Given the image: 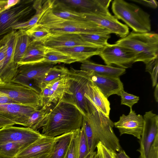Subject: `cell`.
<instances>
[{
  "label": "cell",
  "instance_id": "cell-1",
  "mask_svg": "<svg viewBox=\"0 0 158 158\" xmlns=\"http://www.w3.org/2000/svg\"><path fill=\"white\" fill-rule=\"evenodd\" d=\"M54 104L42 127L43 135L53 138L81 128L83 115L73 103L64 97Z\"/></svg>",
  "mask_w": 158,
  "mask_h": 158
},
{
  "label": "cell",
  "instance_id": "cell-2",
  "mask_svg": "<svg viewBox=\"0 0 158 158\" xmlns=\"http://www.w3.org/2000/svg\"><path fill=\"white\" fill-rule=\"evenodd\" d=\"M51 7L45 11L37 24L49 30L52 35L65 33H111L108 30L85 19L68 20L60 18L52 13Z\"/></svg>",
  "mask_w": 158,
  "mask_h": 158
},
{
  "label": "cell",
  "instance_id": "cell-3",
  "mask_svg": "<svg viewBox=\"0 0 158 158\" xmlns=\"http://www.w3.org/2000/svg\"><path fill=\"white\" fill-rule=\"evenodd\" d=\"M115 44L131 51L135 55V62H142L146 64L158 57V35L156 33L132 31Z\"/></svg>",
  "mask_w": 158,
  "mask_h": 158
},
{
  "label": "cell",
  "instance_id": "cell-4",
  "mask_svg": "<svg viewBox=\"0 0 158 158\" xmlns=\"http://www.w3.org/2000/svg\"><path fill=\"white\" fill-rule=\"evenodd\" d=\"M111 9L114 16L123 21L133 31L143 33L151 31L150 15L136 5L123 0H114Z\"/></svg>",
  "mask_w": 158,
  "mask_h": 158
},
{
  "label": "cell",
  "instance_id": "cell-5",
  "mask_svg": "<svg viewBox=\"0 0 158 158\" xmlns=\"http://www.w3.org/2000/svg\"><path fill=\"white\" fill-rule=\"evenodd\" d=\"M83 121L89 125L99 141L106 148L114 152L121 149L119 139L113 130L114 123L96 107L92 113L83 116Z\"/></svg>",
  "mask_w": 158,
  "mask_h": 158
},
{
  "label": "cell",
  "instance_id": "cell-6",
  "mask_svg": "<svg viewBox=\"0 0 158 158\" xmlns=\"http://www.w3.org/2000/svg\"><path fill=\"white\" fill-rule=\"evenodd\" d=\"M89 80L76 73L71 68L67 75V90L64 97L81 111L83 116L92 113L96 107L85 96L86 85Z\"/></svg>",
  "mask_w": 158,
  "mask_h": 158
},
{
  "label": "cell",
  "instance_id": "cell-7",
  "mask_svg": "<svg viewBox=\"0 0 158 158\" xmlns=\"http://www.w3.org/2000/svg\"><path fill=\"white\" fill-rule=\"evenodd\" d=\"M0 95L10 98L17 104L38 109L43 106L40 92L29 85L12 82L6 83L0 80Z\"/></svg>",
  "mask_w": 158,
  "mask_h": 158
},
{
  "label": "cell",
  "instance_id": "cell-8",
  "mask_svg": "<svg viewBox=\"0 0 158 158\" xmlns=\"http://www.w3.org/2000/svg\"><path fill=\"white\" fill-rule=\"evenodd\" d=\"M98 55L106 65H116L126 69L131 67L135 62L134 53L126 48L108 43L102 48Z\"/></svg>",
  "mask_w": 158,
  "mask_h": 158
},
{
  "label": "cell",
  "instance_id": "cell-9",
  "mask_svg": "<svg viewBox=\"0 0 158 158\" xmlns=\"http://www.w3.org/2000/svg\"><path fill=\"white\" fill-rule=\"evenodd\" d=\"M30 3V1H21L14 6L0 13V37L13 30L14 26L24 22L32 10V7L28 5Z\"/></svg>",
  "mask_w": 158,
  "mask_h": 158
},
{
  "label": "cell",
  "instance_id": "cell-10",
  "mask_svg": "<svg viewBox=\"0 0 158 158\" xmlns=\"http://www.w3.org/2000/svg\"><path fill=\"white\" fill-rule=\"evenodd\" d=\"M43 136L38 131L28 127L7 126L0 129V145L9 142H18L28 147Z\"/></svg>",
  "mask_w": 158,
  "mask_h": 158
},
{
  "label": "cell",
  "instance_id": "cell-11",
  "mask_svg": "<svg viewBox=\"0 0 158 158\" xmlns=\"http://www.w3.org/2000/svg\"><path fill=\"white\" fill-rule=\"evenodd\" d=\"M77 74L91 81L108 99L113 94L120 96L121 92L124 90L123 85L119 77L116 78L97 75L91 72L73 69Z\"/></svg>",
  "mask_w": 158,
  "mask_h": 158
},
{
  "label": "cell",
  "instance_id": "cell-12",
  "mask_svg": "<svg viewBox=\"0 0 158 158\" xmlns=\"http://www.w3.org/2000/svg\"><path fill=\"white\" fill-rule=\"evenodd\" d=\"M143 117L144 126L139 141L140 148L137 151L140 153V158H147L152 145L158 135V116L150 111L145 112Z\"/></svg>",
  "mask_w": 158,
  "mask_h": 158
},
{
  "label": "cell",
  "instance_id": "cell-13",
  "mask_svg": "<svg viewBox=\"0 0 158 158\" xmlns=\"http://www.w3.org/2000/svg\"><path fill=\"white\" fill-rule=\"evenodd\" d=\"M54 64L45 62L22 65L18 69L17 75L12 82L28 85L33 80L38 86L45 74Z\"/></svg>",
  "mask_w": 158,
  "mask_h": 158
},
{
  "label": "cell",
  "instance_id": "cell-14",
  "mask_svg": "<svg viewBox=\"0 0 158 158\" xmlns=\"http://www.w3.org/2000/svg\"><path fill=\"white\" fill-rule=\"evenodd\" d=\"M56 137L43 136L18 153L14 158H50L55 144Z\"/></svg>",
  "mask_w": 158,
  "mask_h": 158
},
{
  "label": "cell",
  "instance_id": "cell-15",
  "mask_svg": "<svg viewBox=\"0 0 158 158\" xmlns=\"http://www.w3.org/2000/svg\"><path fill=\"white\" fill-rule=\"evenodd\" d=\"M17 32L16 30H13L4 36L7 48L5 61L0 73V80L6 83L12 81L17 75L19 68L14 57Z\"/></svg>",
  "mask_w": 158,
  "mask_h": 158
},
{
  "label": "cell",
  "instance_id": "cell-16",
  "mask_svg": "<svg viewBox=\"0 0 158 158\" xmlns=\"http://www.w3.org/2000/svg\"><path fill=\"white\" fill-rule=\"evenodd\" d=\"M83 14L84 19L97 24L121 38L126 37L129 34L128 26L120 22L110 13L107 15L86 13Z\"/></svg>",
  "mask_w": 158,
  "mask_h": 158
},
{
  "label": "cell",
  "instance_id": "cell-17",
  "mask_svg": "<svg viewBox=\"0 0 158 158\" xmlns=\"http://www.w3.org/2000/svg\"><path fill=\"white\" fill-rule=\"evenodd\" d=\"M114 123V126L118 129L120 135L128 134L140 139L144 126L143 118L142 115L137 114L132 109L128 114H123L119 120Z\"/></svg>",
  "mask_w": 158,
  "mask_h": 158
},
{
  "label": "cell",
  "instance_id": "cell-18",
  "mask_svg": "<svg viewBox=\"0 0 158 158\" xmlns=\"http://www.w3.org/2000/svg\"><path fill=\"white\" fill-rule=\"evenodd\" d=\"M37 109L19 104H0V115L13 121L15 124L27 127L30 117Z\"/></svg>",
  "mask_w": 158,
  "mask_h": 158
},
{
  "label": "cell",
  "instance_id": "cell-19",
  "mask_svg": "<svg viewBox=\"0 0 158 158\" xmlns=\"http://www.w3.org/2000/svg\"><path fill=\"white\" fill-rule=\"evenodd\" d=\"M43 43L45 46L48 49L76 46L95 47L84 40L80 34L74 33L52 35Z\"/></svg>",
  "mask_w": 158,
  "mask_h": 158
},
{
  "label": "cell",
  "instance_id": "cell-20",
  "mask_svg": "<svg viewBox=\"0 0 158 158\" xmlns=\"http://www.w3.org/2000/svg\"><path fill=\"white\" fill-rule=\"evenodd\" d=\"M111 0H64L61 2L68 7L81 10L82 12L98 15L110 14L108 7Z\"/></svg>",
  "mask_w": 158,
  "mask_h": 158
},
{
  "label": "cell",
  "instance_id": "cell-21",
  "mask_svg": "<svg viewBox=\"0 0 158 158\" xmlns=\"http://www.w3.org/2000/svg\"><path fill=\"white\" fill-rule=\"evenodd\" d=\"M85 96L105 115L109 117L110 110L109 101L90 81L86 85Z\"/></svg>",
  "mask_w": 158,
  "mask_h": 158
},
{
  "label": "cell",
  "instance_id": "cell-22",
  "mask_svg": "<svg viewBox=\"0 0 158 158\" xmlns=\"http://www.w3.org/2000/svg\"><path fill=\"white\" fill-rule=\"evenodd\" d=\"M81 70L107 77L118 78L123 74L126 69L111 65H103L93 62L88 60L81 62Z\"/></svg>",
  "mask_w": 158,
  "mask_h": 158
},
{
  "label": "cell",
  "instance_id": "cell-23",
  "mask_svg": "<svg viewBox=\"0 0 158 158\" xmlns=\"http://www.w3.org/2000/svg\"><path fill=\"white\" fill-rule=\"evenodd\" d=\"M102 48L86 46H76L67 48H57L52 50L58 51L81 62L90 57L99 55Z\"/></svg>",
  "mask_w": 158,
  "mask_h": 158
},
{
  "label": "cell",
  "instance_id": "cell-24",
  "mask_svg": "<svg viewBox=\"0 0 158 158\" xmlns=\"http://www.w3.org/2000/svg\"><path fill=\"white\" fill-rule=\"evenodd\" d=\"M47 48L42 42L31 41L18 66L43 62Z\"/></svg>",
  "mask_w": 158,
  "mask_h": 158
},
{
  "label": "cell",
  "instance_id": "cell-25",
  "mask_svg": "<svg viewBox=\"0 0 158 158\" xmlns=\"http://www.w3.org/2000/svg\"><path fill=\"white\" fill-rule=\"evenodd\" d=\"M54 2L51 10L56 16L65 20H84L83 14L71 9L60 1Z\"/></svg>",
  "mask_w": 158,
  "mask_h": 158
},
{
  "label": "cell",
  "instance_id": "cell-26",
  "mask_svg": "<svg viewBox=\"0 0 158 158\" xmlns=\"http://www.w3.org/2000/svg\"><path fill=\"white\" fill-rule=\"evenodd\" d=\"M31 41L25 31L19 29L17 32L14 52V60L18 65L23 58Z\"/></svg>",
  "mask_w": 158,
  "mask_h": 158
},
{
  "label": "cell",
  "instance_id": "cell-27",
  "mask_svg": "<svg viewBox=\"0 0 158 158\" xmlns=\"http://www.w3.org/2000/svg\"><path fill=\"white\" fill-rule=\"evenodd\" d=\"M73 131L56 137L57 142L50 158H64L72 138Z\"/></svg>",
  "mask_w": 158,
  "mask_h": 158
},
{
  "label": "cell",
  "instance_id": "cell-28",
  "mask_svg": "<svg viewBox=\"0 0 158 158\" xmlns=\"http://www.w3.org/2000/svg\"><path fill=\"white\" fill-rule=\"evenodd\" d=\"M67 75L59 77L46 85L48 87L52 92L53 102L54 104L57 103L66 94Z\"/></svg>",
  "mask_w": 158,
  "mask_h": 158
},
{
  "label": "cell",
  "instance_id": "cell-29",
  "mask_svg": "<svg viewBox=\"0 0 158 158\" xmlns=\"http://www.w3.org/2000/svg\"><path fill=\"white\" fill-rule=\"evenodd\" d=\"M50 108L49 107L43 106L40 109H36L30 117L26 127L35 131L42 127L45 123Z\"/></svg>",
  "mask_w": 158,
  "mask_h": 158
},
{
  "label": "cell",
  "instance_id": "cell-30",
  "mask_svg": "<svg viewBox=\"0 0 158 158\" xmlns=\"http://www.w3.org/2000/svg\"><path fill=\"white\" fill-rule=\"evenodd\" d=\"M77 62L70 56L61 52L52 49L47 48L43 62L53 64L62 63L70 64Z\"/></svg>",
  "mask_w": 158,
  "mask_h": 158
},
{
  "label": "cell",
  "instance_id": "cell-31",
  "mask_svg": "<svg viewBox=\"0 0 158 158\" xmlns=\"http://www.w3.org/2000/svg\"><path fill=\"white\" fill-rule=\"evenodd\" d=\"M69 72V69L64 66H54L46 73L38 87L40 89L52 81L60 77L67 75Z\"/></svg>",
  "mask_w": 158,
  "mask_h": 158
},
{
  "label": "cell",
  "instance_id": "cell-32",
  "mask_svg": "<svg viewBox=\"0 0 158 158\" xmlns=\"http://www.w3.org/2000/svg\"><path fill=\"white\" fill-rule=\"evenodd\" d=\"M25 31L31 40L43 43L52 35L49 30L37 23Z\"/></svg>",
  "mask_w": 158,
  "mask_h": 158
},
{
  "label": "cell",
  "instance_id": "cell-33",
  "mask_svg": "<svg viewBox=\"0 0 158 158\" xmlns=\"http://www.w3.org/2000/svg\"><path fill=\"white\" fill-rule=\"evenodd\" d=\"M85 41L94 47L103 48L108 44L107 41L110 38V34L104 33H88L80 34Z\"/></svg>",
  "mask_w": 158,
  "mask_h": 158
},
{
  "label": "cell",
  "instance_id": "cell-34",
  "mask_svg": "<svg viewBox=\"0 0 158 158\" xmlns=\"http://www.w3.org/2000/svg\"><path fill=\"white\" fill-rule=\"evenodd\" d=\"M27 147L25 145L20 142L6 143L0 145V155L6 157L14 158Z\"/></svg>",
  "mask_w": 158,
  "mask_h": 158
},
{
  "label": "cell",
  "instance_id": "cell-35",
  "mask_svg": "<svg viewBox=\"0 0 158 158\" xmlns=\"http://www.w3.org/2000/svg\"><path fill=\"white\" fill-rule=\"evenodd\" d=\"M80 128L73 131L72 138L64 158H77Z\"/></svg>",
  "mask_w": 158,
  "mask_h": 158
},
{
  "label": "cell",
  "instance_id": "cell-36",
  "mask_svg": "<svg viewBox=\"0 0 158 158\" xmlns=\"http://www.w3.org/2000/svg\"><path fill=\"white\" fill-rule=\"evenodd\" d=\"M158 57L146 64L145 71L148 72L151 77L152 87L158 84Z\"/></svg>",
  "mask_w": 158,
  "mask_h": 158
},
{
  "label": "cell",
  "instance_id": "cell-37",
  "mask_svg": "<svg viewBox=\"0 0 158 158\" xmlns=\"http://www.w3.org/2000/svg\"><path fill=\"white\" fill-rule=\"evenodd\" d=\"M89 153L84 131L81 127L77 158H87Z\"/></svg>",
  "mask_w": 158,
  "mask_h": 158
},
{
  "label": "cell",
  "instance_id": "cell-38",
  "mask_svg": "<svg viewBox=\"0 0 158 158\" xmlns=\"http://www.w3.org/2000/svg\"><path fill=\"white\" fill-rule=\"evenodd\" d=\"M121 105H124L132 109V106L137 103L139 100V97L130 94L124 90L120 93Z\"/></svg>",
  "mask_w": 158,
  "mask_h": 158
},
{
  "label": "cell",
  "instance_id": "cell-39",
  "mask_svg": "<svg viewBox=\"0 0 158 158\" xmlns=\"http://www.w3.org/2000/svg\"><path fill=\"white\" fill-rule=\"evenodd\" d=\"M97 154L100 158H116L115 152L108 149L100 142L97 145Z\"/></svg>",
  "mask_w": 158,
  "mask_h": 158
},
{
  "label": "cell",
  "instance_id": "cell-40",
  "mask_svg": "<svg viewBox=\"0 0 158 158\" xmlns=\"http://www.w3.org/2000/svg\"><path fill=\"white\" fill-rule=\"evenodd\" d=\"M7 46L4 36L0 39V73L5 59Z\"/></svg>",
  "mask_w": 158,
  "mask_h": 158
},
{
  "label": "cell",
  "instance_id": "cell-41",
  "mask_svg": "<svg viewBox=\"0 0 158 158\" xmlns=\"http://www.w3.org/2000/svg\"><path fill=\"white\" fill-rule=\"evenodd\" d=\"M147 158H158V135L156 137L152 145Z\"/></svg>",
  "mask_w": 158,
  "mask_h": 158
},
{
  "label": "cell",
  "instance_id": "cell-42",
  "mask_svg": "<svg viewBox=\"0 0 158 158\" xmlns=\"http://www.w3.org/2000/svg\"><path fill=\"white\" fill-rule=\"evenodd\" d=\"M131 1L153 9L157 8L158 5L157 2L155 0H131Z\"/></svg>",
  "mask_w": 158,
  "mask_h": 158
},
{
  "label": "cell",
  "instance_id": "cell-43",
  "mask_svg": "<svg viewBox=\"0 0 158 158\" xmlns=\"http://www.w3.org/2000/svg\"><path fill=\"white\" fill-rule=\"evenodd\" d=\"M16 124L13 121L0 115V129L5 127Z\"/></svg>",
  "mask_w": 158,
  "mask_h": 158
},
{
  "label": "cell",
  "instance_id": "cell-44",
  "mask_svg": "<svg viewBox=\"0 0 158 158\" xmlns=\"http://www.w3.org/2000/svg\"><path fill=\"white\" fill-rule=\"evenodd\" d=\"M15 103V102L8 97L0 95V104Z\"/></svg>",
  "mask_w": 158,
  "mask_h": 158
},
{
  "label": "cell",
  "instance_id": "cell-45",
  "mask_svg": "<svg viewBox=\"0 0 158 158\" xmlns=\"http://www.w3.org/2000/svg\"><path fill=\"white\" fill-rule=\"evenodd\" d=\"M10 8L8 5V0H0V13Z\"/></svg>",
  "mask_w": 158,
  "mask_h": 158
},
{
  "label": "cell",
  "instance_id": "cell-46",
  "mask_svg": "<svg viewBox=\"0 0 158 158\" xmlns=\"http://www.w3.org/2000/svg\"><path fill=\"white\" fill-rule=\"evenodd\" d=\"M116 158H130L125 153V152L121 149L118 153L115 152Z\"/></svg>",
  "mask_w": 158,
  "mask_h": 158
},
{
  "label": "cell",
  "instance_id": "cell-47",
  "mask_svg": "<svg viewBox=\"0 0 158 158\" xmlns=\"http://www.w3.org/2000/svg\"><path fill=\"white\" fill-rule=\"evenodd\" d=\"M87 158H100L98 156L97 152L94 151L92 153H90Z\"/></svg>",
  "mask_w": 158,
  "mask_h": 158
},
{
  "label": "cell",
  "instance_id": "cell-48",
  "mask_svg": "<svg viewBox=\"0 0 158 158\" xmlns=\"http://www.w3.org/2000/svg\"><path fill=\"white\" fill-rule=\"evenodd\" d=\"M155 89L154 91V96L156 102H158V84H157Z\"/></svg>",
  "mask_w": 158,
  "mask_h": 158
},
{
  "label": "cell",
  "instance_id": "cell-49",
  "mask_svg": "<svg viewBox=\"0 0 158 158\" xmlns=\"http://www.w3.org/2000/svg\"><path fill=\"white\" fill-rule=\"evenodd\" d=\"M0 158H11V157H6L5 156H3L0 155Z\"/></svg>",
  "mask_w": 158,
  "mask_h": 158
}]
</instances>
